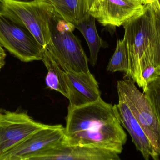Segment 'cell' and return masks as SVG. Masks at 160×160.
<instances>
[{"instance_id":"obj_1","label":"cell","mask_w":160,"mask_h":160,"mask_svg":"<svg viewBox=\"0 0 160 160\" xmlns=\"http://www.w3.org/2000/svg\"><path fill=\"white\" fill-rule=\"evenodd\" d=\"M66 121L68 144L100 147L119 155L123 151L127 134L113 105L101 98L84 106L68 107Z\"/></svg>"},{"instance_id":"obj_2","label":"cell","mask_w":160,"mask_h":160,"mask_svg":"<svg viewBox=\"0 0 160 160\" xmlns=\"http://www.w3.org/2000/svg\"><path fill=\"white\" fill-rule=\"evenodd\" d=\"M123 26L129 60V72L125 78L144 90L143 70L148 66H160L159 34L153 3L144 4L143 10Z\"/></svg>"},{"instance_id":"obj_3","label":"cell","mask_w":160,"mask_h":160,"mask_svg":"<svg viewBox=\"0 0 160 160\" xmlns=\"http://www.w3.org/2000/svg\"><path fill=\"white\" fill-rule=\"evenodd\" d=\"M51 39L46 46L53 59L66 72L89 71L88 59L78 37L75 25L53 9L49 20Z\"/></svg>"},{"instance_id":"obj_4","label":"cell","mask_w":160,"mask_h":160,"mask_svg":"<svg viewBox=\"0 0 160 160\" xmlns=\"http://www.w3.org/2000/svg\"><path fill=\"white\" fill-rule=\"evenodd\" d=\"M53 9L47 0H0V12L28 29L44 48L51 39L49 20Z\"/></svg>"},{"instance_id":"obj_5","label":"cell","mask_w":160,"mask_h":160,"mask_svg":"<svg viewBox=\"0 0 160 160\" xmlns=\"http://www.w3.org/2000/svg\"><path fill=\"white\" fill-rule=\"evenodd\" d=\"M117 87L160 157V121L151 102L131 79L118 81Z\"/></svg>"},{"instance_id":"obj_6","label":"cell","mask_w":160,"mask_h":160,"mask_svg":"<svg viewBox=\"0 0 160 160\" xmlns=\"http://www.w3.org/2000/svg\"><path fill=\"white\" fill-rule=\"evenodd\" d=\"M0 44L24 63L42 60L45 48L28 29L1 12Z\"/></svg>"},{"instance_id":"obj_7","label":"cell","mask_w":160,"mask_h":160,"mask_svg":"<svg viewBox=\"0 0 160 160\" xmlns=\"http://www.w3.org/2000/svg\"><path fill=\"white\" fill-rule=\"evenodd\" d=\"M48 125L37 122L26 112L0 109V160L34 132Z\"/></svg>"},{"instance_id":"obj_8","label":"cell","mask_w":160,"mask_h":160,"mask_svg":"<svg viewBox=\"0 0 160 160\" xmlns=\"http://www.w3.org/2000/svg\"><path fill=\"white\" fill-rule=\"evenodd\" d=\"M66 141L65 129L62 126L48 125L34 132L1 160H37L46 151Z\"/></svg>"},{"instance_id":"obj_9","label":"cell","mask_w":160,"mask_h":160,"mask_svg":"<svg viewBox=\"0 0 160 160\" xmlns=\"http://www.w3.org/2000/svg\"><path fill=\"white\" fill-rule=\"evenodd\" d=\"M144 7L137 0H92L89 14L103 26L115 28L123 26Z\"/></svg>"},{"instance_id":"obj_10","label":"cell","mask_w":160,"mask_h":160,"mask_svg":"<svg viewBox=\"0 0 160 160\" xmlns=\"http://www.w3.org/2000/svg\"><path fill=\"white\" fill-rule=\"evenodd\" d=\"M65 77L68 88V107L84 106L101 98L98 83L90 71L66 72Z\"/></svg>"},{"instance_id":"obj_11","label":"cell","mask_w":160,"mask_h":160,"mask_svg":"<svg viewBox=\"0 0 160 160\" xmlns=\"http://www.w3.org/2000/svg\"><path fill=\"white\" fill-rule=\"evenodd\" d=\"M119 154L104 148L71 145L64 142L46 151L37 160H120Z\"/></svg>"},{"instance_id":"obj_12","label":"cell","mask_w":160,"mask_h":160,"mask_svg":"<svg viewBox=\"0 0 160 160\" xmlns=\"http://www.w3.org/2000/svg\"><path fill=\"white\" fill-rule=\"evenodd\" d=\"M113 106L121 125L128 131L136 149L141 152L144 158L146 160L159 159L160 156L125 101L118 97V103Z\"/></svg>"},{"instance_id":"obj_13","label":"cell","mask_w":160,"mask_h":160,"mask_svg":"<svg viewBox=\"0 0 160 160\" xmlns=\"http://www.w3.org/2000/svg\"><path fill=\"white\" fill-rule=\"evenodd\" d=\"M65 20L74 24L89 15L92 0H47Z\"/></svg>"},{"instance_id":"obj_14","label":"cell","mask_w":160,"mask_h":160,"mask_svg":"<svg viewBox=\"0 0 160 160\" xmlns=\"http://www.w3.org/2000/svg\"><path fill=\"white\" fill-rule=\"evenodd\" d=\"M95 20L94 17L89 14L78 23L74 24L86 40L90 52L89 63L92 66L97 65L100 49L105 47V42L98 34Z\"/></svg>"},{"instance_id":"obj_15","label":"cell","mask_w":160,"mask_h":160,"mask_svg":"<svg viewBox=\"0 0 160 160\" xmlns=\"http://www.w3.org/2000/svg\"><path fill=\"white\" fill-rule=\"evenodd\" d=\"M42 61L48 70L45 80L47 86L52 90L61 93L68 99V88L66 79L65 71L55 62L46 47L44 50Z\"/></svg>"},{"instance_id":"obj_16","label":"cell","mask_w":160,"mask_h":160,"mask_svg":"<svg viewBox=\"0 0 160 160\" xmlns=\"http://www.w3.org/2000/svg\"><path fill=\"white\" fill-rule=\"evenodd\" d=\"M111 73L124 72L125 77L129 72V60L128 48L125 39H118L115 50L106 68Z\"/></svg>"},{"instance_id":"obj_17","label":"cell","mask_w":160,"mask_h":160,"mask_svg":"<svg viewBox=\"0 0 160 160\" xmlns=\"http://www.w3.org/2000/svg\"><path fill=\"white\" fill-rule=\"evenodd\" d=\"M143 92L151 102L160 121V77L148 84Z\"/></svg>"},{"instance_id":"obj_18","label":"cell","mask_w":160,"mask_h":160,"mask_svg":"<svg viewBox=\"0 0 160 160\" xmlns=\"http://www.w3.org/2000/svg\"><path fill=\"white\" fill-rule=\"evenodd\" d=\"M142 76L146 88L148 84L160 77V65L157 67L154 66L147 67L143 70Z\"/></svg>"},{"instance_id":"obj_19","label":"cell","mask_w":160,"mask_h":160,"mask_svg":"<svg viewBox=\"0 0 160 160\" xmlns=\"http://www.w3.org/2000/svg\"><path fill=\"white\" fill-rule=\"evenodd\" d=\"M154 10H155V18H156V25L159 34L160 42V10L156 3H153Z\"/></svg>"},{"instance_id":"obj_20","label":"cell","mask_w":160,"mask_h":160,"mask_svg":"<svg viewBox=\"0 0 160 160\" xmlns=\"http://www.w3.org/2000/svg\"><path fill=\"white\" fill-rule=\"evenodd\" d=\"M6 54L3 49V47L0 44V71L5 65Z\"/></svg>"},{"instance_id":"obj_21","label":"cell","mask_w":160,"mask_h":160,"mask_svg":"<svg viewBox=\"0 0 160 160\" xmlns=\"http://www.w3.org/2000/svg\"><path fill=\"white\" fill-rule=\"evenodd\" d=\"M149 1L150 3H156L160 10V0H149Z\"/></svg>"},{"instance_id":"obj_22","label":"cell","mask_w":160,"mask_h":160,"mask_svg":"<svg viewBox=\"0 0 160 160\" xmlns=\"http://www.w3.org/2000/svg\"><path fill=\"white\" fill-rule=\"evenodd\" d=\"M137 1H139L143 5L149 3L148 0H137Z\"/></svg>"},{"instance_id":"obj_23","label":"cell","mask_w":160,"mask_h":160,"mask_svg":"<svg viewBox=\"0 0 160 160\" xmlns=\"http://www.w3.org/2000/svg\"><path fill=\"white\" fill-rule=\"evenodd\" d=\"M19 1H23V2H29V1H33V0H19Z\"/></svg>"},{"instance_id":"obj_24","label":"cell","mask_w":160,"mask_h":160,"mask_svg":"<svg viewBox=\"0 0 160 160\" xmlns=\"http://www.w3.org/2000/svg\"><path fill=\"white\" fill-rule=\"evenodd\" d=\"M148 2H149V0H148Z\"/></svg>"}]
</instances>
